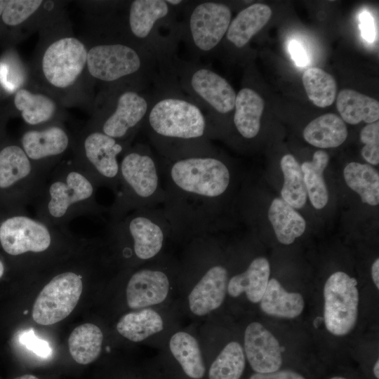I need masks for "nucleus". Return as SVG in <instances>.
<instances>
[{
  "label": "nucleus",
  "instance_id": "nucleus-45",
  "mask_svg": "<svg viewBox=\"0 0 379 379\" xmlns=\"http://www.w3.org/2000/svg\"><path fill=\"white\" fill-rule=\"evenodd\" d=\"M8 1L0 0V16L2 15L4 10L7 4Z\"/></svg>",
  "mask_w": 379,
  "mask_h": 379
},
{
  "label": "nucleus",
  "instance_id": "nucleus-4",
  "mask_svg": "<svg viewBox=\"0 0 379 379\" xmlns=\"http://www.w3.org/2000/svg\"><path fill=\"white\" fill-rule=\"evenodd\" d=\"M125 32V31H124ZM86 67L95 79L112 84L147 88L164 74L156 59L126 34L93 46L88 50Z\"/></svg>",
  "mask_w": 379,
  "mask_h": 379
},
{
  "label": "nucleus",
  "instance_id": "nucleus-21",
  "mask_svg": "<svg viewBox=\"0 0 379 379\" xmlns=\"http://www.w3.org/2000/svg\"><path fill=\"white\" fill-rule=\"evenodd\" d=\"M271 15L272 10L267 4H253L231 20L224 39L230 45L241 49L265 26Z\"/></svg>",
  "mask_w": 379,
  "mask_h": 379
},
{
  "label": "nucleus",
  "instance_id": "nucleus-44",
  "mask_svg": "<svg viewBox=\"0 0 379 379\" xmlns=\"http://www.w3.org/2000/svg\"><path fill=\"white\" fill-rule=\"evenodd\" d=\"M373 375L375 378L376 379H378L379 378V360L378 359L375 361L373 366Z\"/></svg>",
  "mask_w": 379,
  "mask_h": 379
},
{
  "label": "nucleus",
  "instance_id": "nucleus-27",
  "mask_svg": "<svg viewBox=\"0 0 379 379\" xmlns=\"http://www.w3.org/2000/svg\"><path fill=\"white\" fill-rule=\"evenodd\" d=\"M336 107L342 119L352 125L371 124L379 119V102L352 89H343L337 95Z\"/></svg>",
  "mask_w": 379,
  "mask_h": 379
},
{
  "label": "nucleus",
  "instance_id": "nucleus-39",
  "mask_svg": "<svg viewBox=\"0 0 379 379\" xmlns=\"http://www.w3.org/2000/svg\"><path fill=\"white\" fill-rule=\"evenodd\" d=\"M20 343L36 355L47 358L52 353L48 342L39 338L32 328L25 330L19 336Z\"/></svg>",
  "mask_w": 379,
  "mask_h": 379
},
{
  "label": "nucleus",
  "instance_id": "nucleus-19",
  "mask_svg": "<svg viewBox=\"0 0 379 379\" xmlns=\"http://www.w3.org/2000/svg\"><path fill=\"white\" fill-rule=\"evenodd\" d=\"M124 149V142L101 131L90 133L84 140V150L89 162L101 177L110 181L119 180L117 156Z\"/></svg>",
  "mask_w": 379,
  "mask_h": 379
},
{
  "label": "nucleus",
  "instance_id": "nucleus-26",
  "mask_svg": "<svg viewBox=\"0 0 379 379\" xmlns=\"http://www.w3.org/2000/svg\"><path fill=\"white\" fill-rule=\"evenodd\" d=\"M304 139L319 148H333L342 145L347 139L346 124L337 114L328 113L310 122L302 132Z\"/></svg>",
  "mask_w": 379,
  "mask_h": 379
},
{
  "label": "nucleus",
  "instance_id": "nucleus-33",
  "mask_svg": "<svg viewBox=\"0 0 379 379\" xmlns=\"http://www.w3.org/2000/svg\"><path fill=\"white\" fill-rule=\"evenodd\" d=\"M329 157L323 150L313 154L311 161H305L301 165L307 196L312 206L317 209L323 208L328 203V193L324 178Z\"/></svg>",
  "mask_w": 379,
  "mask_h": 379
},
{
  "label": "nucleus",
  "instance_id": "nucleus-24",
  "mask_svg": "<svg viewBox=\"0 0 379 379\" xmlns=\"http://www.w3.org/2000/svg\"><path fill=\"white\" fill-rule=\"evenodd\" d=\"M69 141L66 132L58 126L29 131L22 137V149L32 160L62 154L67 148Z\"/></svg>",
  "mask_w": 379,
  "mask_h": 379
},
{
  "label": "nucleus",
  "instance_id": "nucleus-38",
  "mask_svg": "<svg viewBox=\"0 0 379 379\" xmlns=\"http://www.w3.org/2000/svg\"><path fill=\"white\" fill-rule=\"evenodd\" d=\"M360 140L364 144L361 149L363 158L371 165L379 163V122L368 124L360 133Z\"/></svg>",
  "mask_w": 379,
  "mask_h": 379
},
{
  "label": "nucleus",
  "instance_id": "nucleus-37",
  "mask_svg": "<svg viewBox=\"0 0 379 379\" xmlns=\"http://www.w3.org/2000/svg\"><path fill=\"white\" fill-rule=\"evenodd\" d=\"M42 4L41 0H9L2 13V20L7 25H18L38 11Z\"/></svg>",
  "mask_w": 379,
  "mask_h": 379
},
{
  "label": "nucleus",
  "instance_id": "nucleus-48",
  "mask_svg": "<svg viewBox=\"0 0 379 379\" xmlns=\"http://www.w3.org/2000/svg\"><path fill=\"white\" fill-rule=\"evenodd\" d=\"M328 379H347L345 377H343V376H340V375H335V376H333Z\"/></svg>",
  "mask_w": 379,
  "mask_h": 379
},
{
  "label": "nucleus",
  "instance_id": "nucleus-18",
  "mask_svg": "<svg viewBox=\"0 0 379 379\" xmlns=\"http://www.w3.org/2000/svg\"><path fill=\"white\" fill-rule=\"evenodd\" d=\"M190 379H203L206 366L200 340L192 331L176 328L161 347Z\"/></svg>",
  "mask_w": 379,
  "mask_h": 379
},
{
  "label": "nucleus",
  "instance_id": "nucleus-2",
  "mask_svg": "<svg viewBox=\"0 0 379 379\" xmlns=\"http://www.w3.org/2000/svg\"><path fill=\"white\" fill-rule=\"evenodd\" d=\"M142 128L162 161L215 151L204 112L173 80L154 86Z\"/></svg>",
  "mask_w": 379,
  "mask_h": 379
},
{
  "label": "nucleus",
  "instance_id": "nucleus-14",
  "mask_svg": "<svg viewBox=\"0 0 379 379\" xmlns=\"http://www.w3.org/2000/svg\"><path fill=\"white\" fill-rule=\"evenodd\" d=\"M80 276L67 272L53 277L36 298L32 310L34 321L52 325L68 317L77 305L82 293Z\"/></svg>",
  "mask_w": 379,
  "mask_h": 379
},
{
  "label": "nucleus",
  "instance_id": "nucleus-41",
  "mask_svg": "<svg viewBox=\"0 0 379 379\" xmlns=\"http://www.w3.org/2000/svg\"><path fill=\"white\" fill-rule=\"evenodd\" d=\"M360 29L364 39L372 42L375 39V32L373 19L366 11L363 12L360 16Z\"/></svg>",
  "mask_w": 379,
  "mask_h": 379
},
{
  "label": "nucleus",
  "instance_id": "nucleus-25",
  "mask_svg": "<svg viewBox=\"0 0 379 379\" xmlns=\"http://www.w3.org/2000/svg\"><path fill=\"white\" fill-rule=\"evenodd\" d=\"M259 304L267 315L285 319L298 317L305 306L300 293L287 291L276 279H270Z\"/></svg>",
  "mask_w": 379,
  "mask_h": 379
},
{
  "label": "nucleus",
  "instance_id": "nucleus-28",
  "mask_svg": "<svg viewBox=\"0 0 379 379\" xmlns=\"http://www.w3.org/2000/svg\"><path fill=\"white\" fill-rule=\"evenodd\" d=\"M267 214L278 241L283 244L293 243L305 230L303 217L281 198L273 199Z\"/></svg>",
  "mask_w": 379,
  "mask_h": 379
},
{
  "label": "nucleus",
  "instance_id": "nucleus-40",
  "mask_svg": "<svg viewBox=\"0 0 379 379\" xmlns=\"http://www.w3.org/2000/svg\"><path fill=\"white\" fill-rule=\"evenodd\" d=\"M248 379H306L301 373L292 369H279L278 371L261 373L253 372Z\"/></svg>",
  "mask_w": 379,
  "mask_h": 379
},
{
  "label": "nucleus",
  "instance_id": "nucleus-15",
  "mask_svg": "<svg viewBox=\"0 0 379 379\" xmlns=\"http://www.w3.org/2000/svg\"><path fill=\"white\" fill-rule=\"evenodd\" d=\"M170 305L131 310L116 324L119 335L133 343H156L162 347L171 333L178 328L175 312Z\"/></svg>",
  "mask_w": 379,
  "mask_h": 379
},
{
  "label": "nucleus",
  "instance_id": "nucleus-5",
  "mask_svg": "<svg viewBox=\"0 0 379 379\" xmlns=\"http://www.w3.org/2000/svg\"><path fill=\"white\" fill-rule=\"evenodd\" d=\"M180 11L166 0H134L128 8L125 32L156 59L168 77L182 37Z\"/></svg>",
  "mask_w": 379,
  "mask_h": 379
},
{
  "label": "nucleus",
  "instance_id": "nucleus-29",
  "mask_svg": "<svg viewBox=\"0 0 379 379\" xmlns=\"http://www.w3.org/2000/svg\"><path fill=\"white\" fill-rule=\"evenodd\" d=\"M347 185L357 192L363 203L379 204V173L371 164L350 162L344 168Z\"/></svg>",
  "mask_w": 379,
  "mask_h": 379
},
{
  "label": "nucleus",
  "instance_id": "nucleus-30",
  "mask_svg": "<svg viewBox=\"0 0 379 379\" xmlns=\"http://www.w3.org/2000/svg\"><path fill=\"white\" fill-rule=\"evenodd\" d=\"M103 342V333L95 324L87 323L76 327L68 339L69 353L80 364H88L100 355Z\"/></svg>",
  "mask_w": 379,
  "mask_h": 379
},
{
  "label": "nucleus",
  "instance_id": "nucleus-16",
  "mask_svg": "<svg viewBox=\"0 0 379 379\" xmlns=\"http://www.w3.org/2000/svg\"><path fill=\"white\" fill-rule=\"evenodd\" d=\"M0 243L7 253L18 255L46 251L51 245V237L44 224L28 217L15 216L1 225Z\"/></svg>",
  "mask_w": 379,
  "mask_h": 379
},
{
  "label": "nucleus",
  "instance_id": "nucleus-32",
  "mask_svg": "<svg viewBox=\"0 0 379 379\" xmlns=\"http://www.w3.org/2000/svg\"><path fill=\"white\" fill-rule=\"evenodd\" d=\"M243 345L237 340L227 343L208 369V379H240L246 368Z\"/></svg>",
  "mask_w": 379,
  "mask_h": 379
},
{
  "label": "nucleus",
  "instance_id": "nucleus-9",
  "mask_svg": "<svg viewBox=\"0 0 379 379\" xmlns=\"http://www.w3.org/2000/svg\"><path fill=\"white\" fill-rule=\"evenodd\" d=\"M182 11L181 41L194 58L208 57L224 39L232 20L230 8L213 1H188Z\"/></svg>",
  "mask_w": 379,
  "mask_h": 379
},
{
  "label": "nucleus",
  "instance_id": "nucleus-20",
  "mask_svg": "<svg viewBox=\"0 0 379 379\" xmlns=\"http://www.w3.org/2000/svg\"><path fill=\"white\" fill-rule=\"evenodd\" d=\"M270 266L264 257L253 259L246 268L229 276L227 295L237 298L244 295L251 303H259L270 281Z\"/></svg>",
  "mask_w": 379,
  "mask_h": 379
},
{
  "label": "nucleus",
  "instance_id": "nucleus-13",
  "mask_svg": "<svg viewBox=\"0 0 379 379\" xmlns=\"http://www.w3.org/2000/svg\"><path fill=\"white\" fill-rule=\"evenodd\" d=\"M88 50L74 36L60 37L44 50L41 72L46 83L60 90L72 86L86 67Z\"/></svg>",
  "mask_w": 379,
  "mask_h": 379
},
{
  "label": "nucleus",
  "instance_id": "nucleus-43",
  "mask_svg": "<svg viewBox=\"0 0 379 379\" xmlns=\"http://www.w3.org/2000/svg\"><path fill=\"white\" fill-rule=\"evenodd\" d=\"M371 277L376 288H379V259L375 260L371 266Z\"/></svg>",
  "mask_w": 379,
  "mask_h": 379
},
{
  "label": "nucleus",
  "instance_id": "nucleus-10",
  "mask_svg": "<svg viewBox=\"0 0 379 379\" xmlns=\"http://www.w3.org/2000/svg\"><path fill=\"white\" fill-rule=\"evenodd\" d=\"M145 88L130 85L112 86L100 131L124 142L141 128L152 98V91L146 93Z\"/></svg>",
  "mask_w": 379,
  "mask_h": 379
},
{
  "label": "nucleus",
  "instance_id": "nucleus-3",
  "mask_svg": "<svg viewBox=\"0 0 379 379\" xmlns=\"http://www.w3.org/2000/svg\"><path fill=\"white\" fill-rule=\"evenodd\" d=\"M220 255L213 234L186 244L179 261L178 290L182 295V309L194 318L208 317L225 302L230 273Z\"/></svg>",
  "mask_w": 379,
  "mask_h": 379
},
{
  "label": "nucleus",
  "instance_id": "nucleus-8",
  "mask_svg": "<svg viewBox=\"0 0 379 379\" xmlns=\"http://www.w3.org/2000/svg\"><path fill=\"white\" fill-rule=\"evenodd\" d=\"M179 261L163 254L131 272L125 288L128 307L136 310L170 305L178 290Z\"/></svg>",
  "mask_w": 379,
  "mask_h": 379
},
{
  "label": "nucleus",
  "instance_id": "nucleus-36",
  "mask_svg": "<svg viewBox=\"0 0 379 379\" xmlns=\"http://www.w3.org/2000/svg\"><path fill=\"white\" fill-rule=\"evenodd\" d=\"M32 171L29 157L22 148L9 145L0 152V188H7L26 178Z\"/></svg>",
  "mask_w": 379,
  "mask_h": 379
},
{
  "label": "nucleus",
  "instance_id": "nucleus-42",
  "mask_svg": "<svg viewBox=\"0 0 379 379\" xmlns=\"http://www.w3.org/2000/svg\"><path fill=\"white\" fill-rule=\"evenodd\" d=\"M288 50L297 65L303 67L307 65L309 62L307 55L299 42L295 40L291 41L288 46Z\"/></svg>",
  "mask_w": 379,
  "mask_h": 379
},
{
  "label": "nucleus",
  "instance_id": "nucleus-22",
  "mask_svg": "<svg viewBox=\"0 0 379 379\" xmlns=\"http://www.w3.org/2000/svg\"><path fill=\"white\" fill-rule=\"evenodd\" d=\"M48 212L54 218L63 216L73 204L90 198L93 192L91 182L81 173H68L66 181H57L49 187Z\"/></svg>",
  "mask_w": 379,
  "mask_h": 379
},
{
  "label": "nucleus",
  "instance_id": "nucleus-7",
  "mask_svg": "<svg viewBox=\"0 0 379 379\" xmlns=\"http://www.w3.org/2000/svg\"><path fill=\"white\" fill-rule=\"evenodd\" d=\"M161 166L149 145L138 144L127 151L119 164L123 185L119 211L157 208L165 200Z\"/></svg>",
  "mask_w": 379,
  "mask_h": 379
},
{
  "label": "nucleus",
  "instance_id": "nucleus-6",
  "mask_svg": "<svg viewBox=\"0 0 379 379\" xmlns=\"http://www.w3.org/2000/svg\"><path fill=\"white\" fill-rule=\"evenodd\" d=\"M171 77L178 87L204 112L210 138L221 117L234 111L236 92L229 81L206 65L176 58Z\"/></svg>",
  "mask_w": 379,
  "mask_h": 379
},
{
  "label": "nucleus",
  "instance_id": "nucleus-31",
  "mask_svg": "<svg viewBox=\"0 0 379 379\" xmlns=\"http://www.w3.org/2000/svg\"><path fill=\"white\" fill-rule=\"evenodd\" d=\"M14 104L24 121L32 126L49 121L57 110V105L51 98L25 88H20L15 93Z\"/></svg>",
  "mask_w": 379,
  "mask_h": 379
},
{
  "label": "nucleus",
  "instance_id": "nucleus-17",
  "mask_svg": "<svg viewBox=\"0 0 379 379\" xmlns=\"http://www.w3.org/2000/svg\"><path fill=\"white\" fill-rule=\"evenodd\" d=\"M243 348L246 361L255 373H271L281 369L282 350L277 338L262 324H248L244 333Z\"/></svg>",
  "mask_w": 379,
  "mask_h": 379
},
{
  "label": "nucleus",
  "instance_id": "nucleus-35",
  "mask_svg": "<svg viewBox=\"0 0 379 379\" xmlns=\"http://www.w3.org/2000/svg\"><path fill=\"white\" fill-rule=\"evenodd\" d=\"M302 84L309 99L319 107L331 105L336 98L337 84L334 78L319 67L306 69Z\"/></svg>",
  "mask_w": 379,
  "mask_h": 379
},
{
  "label": "nucleus",
  "instance_id": "nucleus-1",
  "mask_svg": "<svg viewBox=\"0 0 379 379\" xmlns=\"http://www.w3.org/2000/svg\"><path fill=\"white\" fill-rule=\"evenodd\" d=\"M165 200L161 210L171 240L187 244L213 234L222 202L232 185L230 167L215 151L162 161Z\"/></svg>",
  "mask_w": 379,
  "mask_h": 379
},
{
  "label": "nucleus",
  "instance_id": "nucleus-34",
  "mask_svg": "<svg viewBox=\"0 0 379 379\" xmlns=\"http://www.w3.org/2000/svg\"><path fill=\"white\" fill-rule=\"evenodd\" d=\"M280 166L284 178L281 199L294 208H302L307 201V193L301 166L291 154L284 155Z\"/></svg>",
  "mask_w": 379,
  "mask_h": 379
},
{
  "label": "nucleus",
  "instance_id": "nucleus-23",
  "mask_svg": "<svg viewBox=\"0 0 379 379\" xmlns=\"http://www.w3.org/2000/svg\"><path fill=\"white\" fill-rule=\"evenodd\" d=\"M264 108L262 98L252 88L243 87L237 93L232 121L234 129L241 138L251 140L258 135Z\"/></svg>",
  "mask_w": 379,
  "mask_h": 379
},
{
  "label": "nucleus",
  "instance_id": "nucleus-46",
  "mask_svg": "<svg viewBox=\"0 0 379 379\" xmlns=\"http://www.w3.org/2000/svg\"><path fill=\"white\" fill-rule=\"evenodd\" d=\"M15 379H39V378L33 375L27 374L22 376H19Z\"/></svg>",
  "mask_w": 379,
  "mask_h": 379
},
{
  "label": "nucleus",
  "instance_id": "nucleus-47",
  "mask_svg": "<svg viewBox=\"0 0 379 379\" xmlns=\"http://www.w3.org/2000/svg\"><path fill=\"white\" fill-rule=\"evenodd\" d=\"M4 271V267L2 262L0 260V278L2 277Z\"/></svg>",
  "mask_w": 379,
  "mask_h": 379
},
{
  "label": "nucleus",
  "instance_id": "nucleus-12",
  "mask_svg": "<svg viewBox=\"0 0 379 379\" xmlns=\"http://www.w3.org/2000/svg\"><path fill=\"white\" fill-rule=\"evenodd\" d=\"M324 320L328 332L336 336L350 333L358 319L357 281L344 272H335L324 287Z\"/></svg>",
  "mask_w": 379,
  "mask_h": 379
},
{
  "label": "nucleus",
  "instance_id": "nucleus-11",
  "mask_svg": "<svg viewBox=\"0 0 379 379\" xmlns=\"http://www.w3.org/2000/svg\"><path fill=\"white\" fill-rule=\"evenodd\" d=\"M117 228L130 244L128 255L138 265L164 254L171 240V227L161 208L135 210Z\"/></svg>",
  "mask_w": 379,
  "mask_h": 379
}]
</instances>
